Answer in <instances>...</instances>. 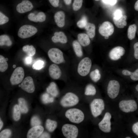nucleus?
<instances>
[{"label": "nucleus", "instance_id": "obj_1", "mask_svg": "<svg viewBox=\"0 0 138 138\" xmlns=\"http://www.w3.org/2000/svg\"><path fill=\"white\" fill-rule=\"evenodd\" d=\"M65 117L73 123H79L83 121L84 115L80 110L77 108H71L68 110L65 113Z\"/></svg>", "mask_w": 138, "mask_h": 138}, {"label": "nucleus", "instance_id": "obj_2", "mask_svg": "<svg viewBox=\"0 0 138 138\" xmlns=\"http://www.w3.org/2000/svg\"><path fill=\"white\" fill-rule=\"evenodd\" d=\"M113 19L115 25L118 28H122L127 25V16L124 14L120 9H116L113 15Z\"/></svg>", "mask_w": 138, "mask_h": 138}, {"label": "nucleus", "instance_id": "obj_3", "mask_svg": "<svg viewBox=\"0 0 138 138\" xmlns=\"http://www.w3.org/2000/svg\"><path fill=\"white\" fill-rule=\"evenodd\" d=\"M105 105L103 100L101 99H95L90 105L92 115L95 117L99 116L105 109Z\"/></svg>", "mask_w": 138, "mask_h": 138}, {"label": "nucleus", "instance_id": "obj_4", "mask_svg": "<svg viewBox=\"0 0 138 138\" xmlns=\"http://www.w3.org/2000/svg\"><path fill=\"white\" fill-rule=\"evenodd\" d=\"M79 101L78 97L76 95L72 93L68 92L62 97L60 103L62 106L66 107L75 105Z\"/></svg>", "mask_w": 138, "mask_h": 138}, {"label": "nucleus", "instance_id": "obj_5", "mask_svg": "<svg viewBox=\"0 0 138 138\" xmlns=\"http://www.w3.org/2000/svg\"><path fill=\"white\" fill-rule=\"evenodd\" d=\"M91 59L87 57L83 59L79 62L77 68L78 73L81 76H86L89 73L91 67Z\"/></svg>", "mask_w": 138, "mask_h": 138}, {"label": "nucleus", "instance_id": "obj_6", "mask_svg": "<svg viewBox=\"0 0 138 138\" xmlns=\"http://www.w3.org/2000/svg\"><path fill=\"white\" fill-rule=\"evenodd\" d=\"M37 31V29L34 26L30 25H25L19 28L18 35L21 38L25 39L34 35Z\"/></svg>", "mask_w": 138, "mask_h": 138}, {"label": "nucleus", "instance_id": "obj_7", "mask_svg": "<svg viewBox=\"0 0 138 138\" xmlns=\"http://www.w3.org/2000/svg\"><path fill=\"white\" fill-rule=\"evenodd\" d=\"M48 54L50 60L55 64H60L64 61L63 53L58 48H53L50 49L48 51Z\"/></svg>", "mask_w": 138, "mask_h": 138}, {"label": "nucleus", "instance_id": "obj_8", "mask_svg": "<svg viewBox=\"0 0 138 138\" xmlns=\"http://www.w3.org/2000/svg\"><path fill=\"white\" fill-rule=\"evenodd\" d=\"M120 109L125 113L132 112L137 109V105L136 102L133 100H122L119 104Z\"/></svg>", "mask_w": 138, "mask_h": 138}, {"label": "nucleus", "instance_id": "obj_9", "mask_svg": "<svg viewBox=\"0 0 138 138\" xmlns=\"http://www.w3.org/2000/svg\"><path fill=\"white\" fill-rule=\"evenodd\" d=\"M62 131L64 136L67 138H76L78 132V129L76 126L68 124L64 125Z\"/></svg>", "mask_w": 138, "mask_h": 138}, {"label": "nucleus", "instance_id": "obj_10", "mask_svg": "<svg viewBox=\"0 0 138 138\" xmlns=\"http://www.w3.org/2000/svg\"><path fill=\"white\" fill-rule=\"evenodd\" d=\"M120 85L117 81L113 80H110L107 88V93L109 97L111 99L116 98L120 91Z\"/></svg>", "mask_w": 138, "mask_h": 138}, {"label": "nucleus", "instance_id": "obj_11", "mask_svg": "<svg viewBox=\"0 0 138 138\" xmlns=\"http://www.w3.org/2000/svg\"><path fill=\"white\" fill-rule=\"evenodd\" d=\"M24 76L23 68L21 67H17L14 71L10 78V81L12 85H16L21 83Z\"/></svg>", "mask_w": 138, "mask_h": 138}, {"label": "nucleus", "instance_id": "obj_12", "mask_svg": "<svg viewBox=\"0 0 138 138\" xmlns=\"http://www.w3.org/2000/svg\"><path fill=\"white\" fill-rule=\"evenodd\" d=\"M111 118V116L110 113L107 112L105 113L102 120L98 124L99 128L102 131L106 133L110 132Z\"/></svg>", "mask_w": 138, "mask_h": 138}, {"label": "nucleus", "instance_id": "obj_13", "mask_svg": "<svg viewBox=\"0 0 138 138\" xmlns=\"http://www.w3.org/2000/svg\"><path fill=\"white\" fill-rule=\"evenodd\" d=\"M98 31L100 34L102 36L104 37H109L113 33L114 27L111 22L105 21L100 25Z\"/></svg>", "mask_w": 138, "mask_h": 138}, {"label": "nucleus", "instance_id": "obj_14", "mask_svg": "<svg viewBox=\"0 0 138 138\" xmlns=\"http://www.w3.org/2000/svg\"><path fill=\"white\" fill-rule=\"evenodd\" d=\"M20 87L23 90L30 93L33 92L35 89L33 79L29 76L24 79L20 85Z\"/></svg>", "mask_w": 138, "mask_h": 138}, {"label": "nucleus", "instance_id": "obj_15", "mask_svg": "<svg viewBox=\"0 0 138 138\" xmlns=\"http://www.w3.org/2000/svg\"><path fill=\"white\" fill-rule=\"evenodd\" d=\"M125 52L124 48L120 46H117L113 48L110 52L109 56L113 60L116 61L120 59Z\"/></svg>", "mask_w": 138, "mask_h": 138}, {"label": "nucleus", "instance_id": "obj_16", "mask_svg": "<svg viewBox=\"0 0 138 138\" xmlns=\"http://www.w3.org/2000/svg\"><path fill=\"white\" fill-rule=\"evenodd\" d=\"M32 3L28 0H24L18 4L16 6V10L20 13H23L31 10L33 8Z\"/></svg>", "mask_w": 138, "mask_h": 138}, {"label": "nucleus", "instance_id": "obj_17", "mask_svg": "<svg viewBox=\"0 0 138 138\" xmlns=\"http://www.w3.org/2000/svg\"><path fill=\"white\" fill-rule=\"evenodd\" d=\"M43 127L41 125L33 126L28 131L27 137L28 138H38L43 133Z\"/></svg>", "mask_w": 138, "mask_h": 138}, {"label": "nucleus", "instance_id": "obj_18", "mask_svg": "<svg viewBox=\"0 0 138 138\" xmlns=\"http://www.w3.org/2000/svg\"><path fill=\"white\" fill-rule=\"evenodd\" d=\"M54 18L55 21L58 27L60 28L63 27L65 23V15L62 11H58L54 14Z\"/></svg>", "mask_w": 138, "mask_h": 138}, {"label": "nucleus", "instance_id": "obj_19", "mask_svg": "<svg viewBox=\"0 0 138 138\" xmlns=\"http://www.w3.org/2000/svg\"><path fill=\"white\" fill-rule=\"evenodd\" d=\"M50 76L53 79H57L61 76V72L59 67L54 64H51L49 68Z\"/></svg>", "mask_w": 138, "mask_h": 138}, {"label": "nucleus", "instance_id": "obj_20", "mask_svg": "<svg viewBox=\"0 0 138 138\" xmlns=\"http://www.w3.org/2000/svg\"><path fill=\"white\" fill-rule=\"evenodd\" d=\"M51 39L52 41L55 43L60 42L65 44L67 42L66 36L63 32L61 31L55 32Z\"/></svg>", "mask_w": 138, "mask_h": 138}, {"label": "nucleus", "instance_id": "obj_21", "mask_svg": "<svg viewBox=\"0 0 138 138\" xmlns=\"http://www.w3.org/2000/svg\"><path fill=\"white\" fill-rule=\"evenodd\" d=\"M78 41L83 47L89 45L90 43V38L88 35L85 33H80L77 36Z\"/></svg>", "mask_w": 138, "mask_h": 138}, {"label": "nucleus", "instance_id": "obj_22", "mask_svg": "<svg viewBox=\"0 0 138 138\" xmlns=\"http://www.w3.org/2000/svg\"><path fill=\"white\" fill-rule=\"evenodd\" d=\"M87 34L91 39L93 38L95 35L96 27L95 25L90 22H88L85 28Z\"/></svg>", "mask_w": 138, "mask_h": 138}, {"label": "nucleus", "instance_id": "obj_23", "mask_svg": "<svg viewBox=\"0 0 138 138\" xmlns=\"http://www.w3.org/2000/svg\"><path fill=\"white\" fill-rule=\"evenodd\" d=\"M47 92L53 96L56 97L58 95L59 92L56 84L54 82H51L46 88Z\"/></svg>", "mask_w": 138, "mask_h": 138}, {"label": "nucleus", "instance_id": "obj_24", "mask_svg": "<svg viewBox=\"0 0 138 138\" xmlns=\"http://www.w3.org/2000/svg\"><path fill=\"white\" fill-rule=\"evenodd\" d=\"M72 44L73 50L76 56L79 57H82L83 55V52L80 44L76 40L73 42Z\"/></svg>", "mask_w": 138, "mask_h": 138}, {"label": "nucleus", "instance_id": "obj_25", "mask_svg": "<svg viewBox=\"0 0 138 138\" xmlns=\"http://www.w3.org/2000/svg\"><path fill=\"white\" fill-rule=\"evenodd\" d=\"M18 106L21 112L24 113H27L28 109L26 102L22 98H20L18 100Z\"/></svg>", "mask_w": 138, "mask_h": 138}, {"label": "nucleus", "instance_id": "obj_26", "mask_svg": "<svg viewBox=\"0 0 138 138\" xmlns=\"http://www.w3.org/2000/svg\"><path fill=\"white\" fill-rule=\"evenodd\" d=\"M136 29V26L135 24L131 25L129 26L128 30L127 35L129 39L132 40L135 38Z\"/></svg>", "mask_w": 138, "mask_h": 138}, {"label": "nucleus", "instance_id": "obj_27", "mask_svg": "<svg viewBox=\"0 0 138 138\" xmlns=\"http://www.w3.org/2000/svg\"><path fill=\"white\" fill-rule=\"evenodd\" d=\"M12 42L8 36L6 34L1 35L0 36V45H5L7 46H11Z\"/></svg>", "mask_w": 138, "mask_h": 138}, {"label": "nucleus", "instance_id": "obj_28", "mask_svg": "<svg viewBox=\"0 0 138 138\" xmlns=\"http://www.w3.org/2000/svg\"><path fill=\"white\" fill-rule=\"evenodd\" d=\"M57 125V123L55 121L48 119L46 121V128L50 132H52L54 131L56 128Z\"/></svg>", "mask_w": 138, "mask_h": 138}, {"label": "nucleus", "instance_id": "obj_29", "mask_svg": "<svg viewBox=\"0 0 138 138\" xmlns=\"http://www.w3.org/2000/svg\"><path fill=\"white\" fill-rule=\"evenodd\" d=\"M22 49L23 51L28 56H32L36 53V49L32 45H25L23 47Z\"/></svg>", "mask_w": 138, "mask_h": 138}, {"label": "nucleus", "instance_id": "obj_30", "mask_svg": "<svg viewBox=\"0 0 138 138\" xmlns=\"http://www.w3.org/2000/svg\"><path fill=\"white\" fill-rule=\"evenodd\" d=\"M20 110L18 105H15L14 107L13 110V118L15 121L19 120L20 118Z\"/></svg>", "mask_w": 138, "mask_h": 138}, {"label": "nucleus", "instance_id": "obj_31", "mask_svg": "<svg viewBox=\"0 0 138 138\" xmlns=\"http://www.w3.org/2000/svg\"><path fill=\"white\" fill-rule=\"evenodd\" d=\"M96 90L95 87L92 85L89 84L86 86L85 94L87 96L94 95L96 93Z\"/></svg>", "mask_w": 138, "mask_h": 138}, {"label": "nucleus", "instance_id": "obj_32", "mask_svg": "<svg viewBox=\"0 0 138 138\" xmlns=\"http://www.w3.org/2000/svg\"><path fill=\"white\" fill-rule=\"evenodd\" d=\"M8 67V64L7 61L4 57L0 55V71L1 72L5 71Z\"/></svg>", "mask_w": 138, "mask_h": 138}, {"label": "nucleus", "instance_id": "obj_33", "mask_svg": "<svg viewBox=\"0 0 138 138\" xmlns=\"http://www.w3.org/2000/svg\"><path fill=\"white\" fill-rule=\"evenodd\" d=\"M101 76L99 71L98 69H95L92 71L90 74V78L94 82L98 81L100 79Z\"/></svg>", "mask_w": 138, "mask_h": 138}, {"label": "nucleus", "instance_id": "obj_34", "mask_svg": "<svg viewBox=\"0 0 138 138\" xmlns=\"http://www.w3.org/2000/svg\"><path fill=\"white\" fill-rule=\"evenodd\" d=\"M88 23L87 17L84 16L77 22L76 24L78 27L83 28L85 27Z\"/></svg>", "mask_w": 138, "mask_h": 138}, {"label": "nucleus", "instance_id": "obj_35", "mask_svg": "<svg viewBox=\"0 0 138 138\" xmlns=\"http://www.w3.org/2000/svg\"><path fill=\"white\" fill-rule=\"evenodd\" d=\"M83 0H74L72 4L73 10L75 11L79 10L82 7Z\"/></svg>", "mask_w": 138, "mask_h": 138}, {"label": "nucleus", "instance_id": "obj_36", "mask_svg": "<svg viewBox=\"0 0 138 138\" xmlns=\"http://www.w3.org/2000/svg\"><path fill=\"white\" fill-rule=\"evenodd\" d=\"M42 100L43 103L46 104L53 102L54 99L53 97H50L48 94L45 93L42 95Z\"/></svg>", "mask_w": 138, "mask_h": 138}, {"label": "nucleus", "instance_id": "obj_37", "mask_svg": "<svg viewBox=\"0 0 138 138\" xmlns=\"http://www.w3.org/2000/svg\"><path fill=\"white\" fill-rule=\"evenodd\" d=\"M44 62L41 60L37 61L33 64L32 67L33 69L36 70H40L44 66Z\"/></svg>", "mask_w": 138, "mask_h": 138}, {"label": "nucleus", "instance_id": "obj_38", "mask_svg": "<svg viewBox=\"0 0 138 138\" xmlns=\"http://www.w3.org/2000/svg\"><path fill=\"white\" fill-rule=\"evenodd\" d=\"M41 121L39 118L37 116L33 117L31 120V124L32 127L40 125Z\"/></svg>", "mask_w": 138, "mask_h": 138}, {"label": "nucleus", "instance_id": "obj_39", "mask_svg": "<svg viewBox=\"0 0 138 138\" xmlns=\"http://www.w3.org/2000/svg\"><path fill=\"white\" fill-rule=\"evenodd\" d=\"M12 132L9 129H6L2 131L0 133V138H9L11 135Z\"/></svg>", "mask_w": 138, "mask_h": 138}, {"label": "nucleus", "instance_id": "obj_40", "mask_svg": "<svg viewBox=\"0 0 138 138\" xmlns=\"http://www.w3.org/2000/svg\"><path fill=\"white\" fill-rule=\"evenodd\" d=\"M38 22H42L45 21L46 16L45 13L43 12H39L36 15Z\"/></svg>", "mask_w": 138, "mask_h": 138}, {"label": "nucleus", "instance_id": "obj_41", "mask_svg": "<svg viewBox=\"0 0 138 138\" xmlns=\"http://www.w3.org/2000/svg\"><path fill=\"white\" fill-rule=\"evenodd\" d=\"M9 20L8 18L6 16L1 12H0V24L3 25L7 22Z\"/></svg>", "mask_w": 138, "mask_h": 138}, {"label": "nucleus", "instance_id": "obj_42", "mask_svg": "<svg viewBox=\"0 0 138 138\" xmlns=\"http://www.w3.org/2000/svg\"><path fill=\"white\" fill-rule=\"evenodd\" d=\"M28 19L31 21L35 22H38L36 15L33 13L29 14L28 15Z\"/></svg>", "mask_w": 138, "mask_h": 138}, {"label": "nucleus", "instance_id": "obj_43", "mask_svg": "<svg viewBox=\"0 0 138 138\" xmlns=\"http://www.w3.org/2000/svg\"><path fill=\"white\" fill-rule=\"evenodd\" d=\"M131 79L134 81L138 80V69L133 72H132L130 75Z\"/></svg>", "mask_w": 138, "mask_h": 138}, {"label": "nucleus", "instance_id": "obj_44", "mask_svg": "<svg viewBox=\"0 0 138 138\" xmlns=\"http://www.w3.org/2000/svg\"><path fill=\"white\" fill-rule=\"evenodd\" d=\"M134 56L135 59L138 60V42L135 43L133 46Z\"/></svg>", "mask_w": 138, "mask_h": 138}, {"label": "nucleus", "instance_id": "obj_45", "mask_svg": "<svg viewBox=\"0 0 138 138\" xmlns=\"http://www.w3.org/2000/svg\"><path fill=\"white\" fill-rule=\"evenodd\" d=\"M132 129L133 132L138 136V122L133 125Z\"/></svg>", "mask_w": 138, "mask_h": 138}, {"label": "nucleus", "instance_id": "obj_46", "mask_svg": "<svg viewBox=\"0 0 138 138\" xmlns=\"http://www.w3.org/2000/svg\"><path fill=\"white\" fill-rule=\"evenodd\" d=\"M51 4L53 7H56L59 6V0H49Z\"/></svg>", "mask_w": 138, "mask_h": 138}, {"label": "nucleus", "instance_id": "obj_47", "mask_svg": "<svg viewBox=\"0 0 138 138\" xmlns=\"http://www.w3.org/2000/svg\"><path fill=\"white\" fill-rule=\"evenodd\" d=\"M105 3L109 4L111 5H115L116 3L117 0H102Z\"/></svg>", "mask_w": 138, "mask_h": 138}, {"label": "nucleus", "instance_id": "obj_48", "mask_svg": "<svg viewBox=\"0 0 138 138\" xmlns=\"http://www.w3.org/2000/svg\"><path fill=\"white\" fill-rule=\"evenodd\" d=\"M32 58L31 56H26L24 60V62L26 65H29L32 62Z\"/></svg>", "mask_w": 138, "mask_h": 138}, {"label": "nucleus", "instance_id": "obj_49", "mask_svg": "<svg viewBox=\"0 0 138 138\" xmlns=\"http://www.w3.org/2000/svg\"><path fill=\"white\" fill-rule=\"evenodd\" d=\"M123 75L125 76H130L132 72L127 70H123L122 71Z\"/></svg>", "mask_w": 138, "mask_h": 138}, {"label": "nucleus", "instance_id": "obj_50", "mask_svg": "<svg viewBox=\"0 0 138 138\" xmlns=\"http://www.w3.org/2000/svg\"><path fill=\"white\" fill-rule=\"evenodd\" d=\"M50 135L49 134L46 132L42 133L39 136V138H50Z\"/></svg>", "mask_w": 138, "mask_h": 138}, {"label": "nucleus", "instance_id": "obj_51", "mask_svg": "<svg viewBox=\"0 0 138 138\" xmlns=\"http://www.w3.org/2000/svg\"><path fill=\"white\" fill-rule=\"evenodd\" d=\"M65 4L67 5H69L71 3L72 0H63Z\"/></svg>", "mask_w": 138, "mask_h": 138}, {"label": "nucleus", "instance_id": "obj_52", "mask_svg": "<svg viewBox=\"0 0 138 138\" xmlns=\"http://www.w3.org/2000/svg\"><path fill=\"white\" fill-rule=\"evenodd\" d=\"M134 8L135 10L138 11V0H137L135 2L134 5Z\"/></svg>", "mask_w": 138, "mask_h": 138}, {"label": "nucleus", "instance_id": "obj_53", "mask_svg": "<svg viewBox=\"0 0 138 138\" xmlns=\"http://www.w3.org/2000/svg\"><path fill=\"white\" fill-rule=\"evenodd\" d=\"M3 122L1 120V119L0 120V130L3 127Z\"/></svg>", "mask_w": 138, "mask_h": 138}, {"label": "nucleus", "instance_id": "obj_54", "mask_svg": "<svg viewBox=\"0 0 138 138\" xmlns=\"http://www.w3.org/2000/svg\"><path fill=\"white\" fill-rule=\"evenodd\" d=\"M135 89L136 90L138 91V84L136 86Z\"/></svg>", "mask_w": 138, "mask_h": 138}, {"label": "nucleus", "instance_id": "obj_55", "mask_svg": "<svg viewBox=\"0 0 138 138\" xmlns=\"http://www.w3.org/2000/svg\"><path fill=\"white\" fill-rule=\"evenodd\" d=\"M109 37H105V38L106 39H108L109 38Z\"/></svg>", "mask_w": 138, "mask_h": 138}, {"label": "nucleus", "instance_id": "obj_56", "mask_svg": "<svg viewBox=\"0 0 138 138\" xmlns=\"http://www.w3.org/2000/svg\"><path fill=\"white\" fill-rule=\"evenodd\" d=\"M16 66V65H14L13 66V67L14 68H15Z\"/></svg>", "mask_w": 138, "mask_h": 138}, {"label": "nucleus", "instance_id": "obj_57", "mask_svg": "<svg viewBox=\"0 0 138 138\" xmlns=\"http://www.w3.org/2000/svg\"><path fill=\"white\" fill-rule=\"evenodd\" d=\"M125 138H130L131 137L129 136H127V137H126Z\"/></svg>", "mask_w": 138, "mask_h": 138}, {"label": "nucleus", "instance_id": "obj_58", "mask_svg": "<svg viewBox=\"0 0 138 138\" xmlns=\"http://www.w3.org/2000/svg\"><path fill=\"white\" fill-rule=\"evenodd\" d=\"M95 0V1H99V0Z\"/></svg>", "mask_w": 138, "mask_h": 138}]
</instances>
